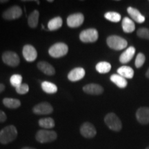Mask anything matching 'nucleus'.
<instances>
[{"instance_id":"obj_1","label":"nucleus","mask_w":149,"mask_h":149,"mask_svg":"<svg viewBox=\"0 0 149 149\" xmlns=\"http://www.w3.org/2000/svg\"><path fill=\"white\" fill-rule=\"evenodd\" d=\"M17 136V130L15 126H6L0 131V143L7 144L16 139Z\"/></svg>"},{"instance_id":"obj_2","label":"nucleus","mask_w":149,"mask_h":149,"mask_svg":"<svg viewBox=\"0 0 149 149\" xmlns=\"http://www.w3.org/2000/svg\"><path fill=\"white\" fill-rule=\"evenodd\" d=\"M107 43L112 49L115 51H120L124 49L128 45V42L125 39L122 38L117 35H111L109 36L107 40Z\"/></svg>"},{"instance_id":"obj_3","label":"nucleus","mask_w":149,"mask_h":149,"mask_svg":"<svg viewBox=\"0 0 149 149\" xmlns=\"http://www.w3.org/2000/svg\"><path fill=\"white\" fill-rule=\"evenodd\" d=\"M104 122L108 127L113 131L118 132L121 130L122 128V122L120 118L113 113H110L106 115Z\"/></svg>"},{"instance_id":"obj_4","label":"nucleus","mask_w":149,"mask_h":149,"mask_svg":"<svg viewBox=\"0 0 149 149\" xmlns=\"http://www.w3.org/2000/svg\"><path fill=\"white\" fill-rule=\"evenodd\" d=\"M68 51V47L64 43H56L49 48V55L54 58H59L66 55Z\"/></svg>"},{"instance_id":"obj_5","label":"nucleus","mask_w":149,"mask_h":149,"mask_svg":"<svg viewBox=\"0 0 149 149\" xmlns=\"http://www.w3.org/2000/svg\"><path fill=\"white\" fill-rule=\"evenodd\" d=\"M57 133L53 130H40L37 133L35 138H36L37 141L44 144V143L51 142V141H55L57 139Z\"/></svg>"},{"instance_id":"obj_6","label":"nucleus","mask_w":149,"mask_h":149,"mask_svg":"<svg viewBox=\"0 0 149 149\" xmlns=\"http://www.w3.org/2000/svg\"><path fill=\"white\" fill-rule=\"evenodd\" d=\"M99 34L97 31L95 29H88L81 32L79 39L82 42L93 43L98 40Z\"/></svg>"},{"instance_id":"obj_7","label":"nucleus","mask_w":149,"mask_h":149,"mask_svg":"<svg viewBox=\"0 0 149 149\" xmlns=\"http://www.w3.org/2000/svg\"><path fill=\"white\" fill-rule=\"evenodd\" d=\"M2 60L6 64L12 67L17 66L20 61L17 54L12 51H6L3 53Z\"/></svg>"},{"instance_id":"obj_8","label":"nucleus","mask_w":149,"mask_h":149,"mask_svg":"<svg viewBox=\"0 0 149 149\" xmlns=\"http://www.w3.org/2000/svg\"><path fill=\"white\" fill-rule=\"evenodd\" d=\"M22 15L21 8L18 6H13L3 13L2 17L6 20H13L19 18Z\"/></svg>"},{"instance_id":"obj_9","label":"nucleus","mask_w":149,"mask_h":149,"mask_svg":"<svg viewBox=\"0 0 149 149\" xmlns=\"http://www.w3.org/2000/svg\"><path fill=\"white\" fill-rule=\"evenodd\" d=\"M33 111L37 115H48L53 111V108L48 102H42L35 106Z\"/></svg>"},{"instance_id":"obj_10","label":"nucleus","mask_w":149,"mask_h":149,"mask_svg":"<svg viewBox=\"0 0 149 149\" xmlns=\"http://www.w3.org/2000/svg\"><path fill=\"white\" fill-rule=\"evenodd\" d=\"M80 133L86 138H93L96 135L97 131L95 126L89 122H85L80 128Z\"/></svg>"},{"instance_id":"obj_11","label":"nucleus","mask_w":149,"mask_h":149,"mask_svg":"<svg viewBox=\"0 0 149 149\" xmlns=\"http://www.w3.org/2000/svg\"><path fill=\"white\" fill-rule=\"evenodd\" d=\"M84 16L81 13L72 14L67 18V24L70 28L79 27L83 24Z\"/></svg>"},{"instance_id":"obj_12","label":"nucleus","mask_w":149,"mask_h":149,"mask_svg":"<svg viewBox=\"0 0 149 149\" xmlns=\"http://www.w3.org/2000/svg\"><path fill=\"white\" fill-rule=\"evenodd\" d=\"M22 53H23L24 59L29 62L34 61L37 57V52L36 49L33 46L29 45V44L24 46Z\"/></svg>"},{"instance_id":"obj_13","label":"nucleus","mask_w":149,"mask_h":149,"mask_svg":"<svg viewBox=\"0 0 149 149\" xmlns=\"http://www.w3.org/2000/svg\"><path fill=\"white\" fill-rule=\"evenodd\" d=\"M136 118L141 124H149V108L141 107L136 112Z\"/></svg>"},{"instance_id":"obj_14","label":"nucleus","mask_w":149,"mask_h":149,"mask_svg":"<svg viewBox=\"0 0 149 149\" xmlns=\"http://www.w3.org/2000/svg\"><path fill=\"white\" fill-rule=\"evenodd\" d=\"M83 91L87 94L98 95H101L104 92V88L100 84H87L84 86Z\"/></svg>"},{"instance_id":"obj_15","label":"nucleus","mask_w":149,"mask_h":149,"mask_svg":"<svg viewBox=\"0 0 149 149\" xmlns=\"http://www.w3.org/2000/svg\"><path fill=\"white\" fill-rule=\"evenodd\" d=\"M85 74V70L83 68H75L68 73V78L70 81H77L82 79Z\"/></svg>"},{"instance_id":"obj_16","label":"nucleus","mask_w":149,"mask_h":149,"mask_svg":"<svg viewBox=\"0 0 149 149\" xmlns=\"http://www.w3.org/2000/svg\"><path fill=\"white\" fill-rule=\"evenodd\" d=\"M135 53V48L133 46L128 47L120 57V61L122 64H126L133 59Z\"/></svg>"},{"instance_id":"obj_17","label":"nucleus","mask_w":149,"mask_h":149,"mask_svg":"<svg viewBox=\"0 0 149 149\" xmlns=\"http://www.w3.org/2000/svg\"><path fill=\"white\" fill-rule=\"evenodd\" d=\"M37 67L42 72L48 75H53L55 73V70L54 67L46 62V61H40L37 64Z\"/></svg>"},{"instance_id":"obj_18","label":"nucleus","mask_w":149,"mask_h":149,"mask_svg":"<svg viewBox=\"0 0 149 149\" xmlns=\"http://www.w3.org/2000/svg\"><path fill=\"white\" fill-rule=\"evenodd\" d=\"M128 13L131 17L133 19L137 22V23H143L145 21V17L144 15L141 14V13L135 8L133 7H128L127 9Z\"/></svg>"},{"instance_id":"obj_19","label":"nucleus","mask_w":149,"mask_h":149,"mask_svg":"<svg viewBox=\"0 0 149 149\" xmlns=\"http://www.w3.org/2000/svg\"><path fill=\"white\" fill-rule=\"evenodd\" d=\"M117 73L125 79H132L134 76V70L128 66H122L117 69Z\"/></svg>"},{"instance_id":"obj_20","label":"nucleus","mask_w":149,"mask_h":149,"mask_svg":"<svg viewBox=\"0 0 149 149\" xmlns=\"http://www.w3.org/2000/svg\"><path fill=\"white\" fill-rule=\"evenodd\" d=\"M110 79H111L112 82H113L115 85H117L119 88H126V86L128 84L126 79L122 77V76L120 75L119 74H112Z\"/></svg>"},{"instance_id":"obj_21","label":"nucleus","mask_w":149,"mask_h":149,"mask_svg":"<svg viewBox=\"0 0 149 149\" xmlns=\"http://www.w3.org/2000/svg\"><path fill=\"white\" fill-rule=\"evenodd\" d=\"M122 29L125 33H133L135 29V25L133 21L128 17H124L122 20Z\"/></svg>"},{"instance_id":"obj_22","label":"nucleus","mask_w":149,"mask_h":149,"mask_svg":"<svg viewBox=\"0 0 149 149\" xmlns=\"http://www.w3.org/2000/svg\"><path fill=\"white\" fill-rule=\"evenodd\" d=\"M3 104L8 109H15L21 106V102L17 99L4 98L3 100Z\"/></svg>"},{"instance_id":"obj_23","label":"nucleus","mask_w":149,"mask_h":149,"mask_svg":"<svg viewBox=\"0 0 149 149\" xmlns=\"http://www.w3.org/2000/svg\"><path fill=\"white\" fill-rule=\"evenodd\" d=\"M63 24L62 19L60 17H57L50 20L48 23V29L50 31H56L61 27Z\"/></svg>"},{"instance_id":"obj_24","label":"nucleus","mask_w":149,"mask_h":149,"mask_svg":"<svg viewBox=\"0 0 149 149\" xmlns=\"http://www.w3.org/2000/svg\"><path fill=\"white\" fill-rule=\"evenodd\" d=\"M39 125L45 129H51L55 127V121L51 117L42 118L39 120Z\"/></svg>"},{"instance_id":"obj_25","label":"nucleus","mask_w":149,"mask_h":149,"mask_svg":"<svg viewBox=\"0 0 149 149\" xmlns=\"http://www.w3.org/2000/svg\"><path fill=\"white\" fill-rule=\"evenodd\" d=\"M42 88L44 92L48 94H53L57 91V86L49 81H43L42 83Z\"/></svg>"},{"instance_id":"obj_26","label":"nucleus","mask_w":149,"mask_h":149,"mask_svg":"<svg viewBox=\"0 0 149 149\" xmlns=\"http://www.w3.org/2000/svg\"><path fill=\"white\" fill-rule=\"evenodd\" d=\"M39 17H40V13L38 10H35L31 13L28 19V23H29V26L31 28H35L38 24Z\"/></svg>"},{"instance_id":"obj_27","label":"nucleus","mask_w":149,"mask_h":149,"mask_svg":"<svg viewBox=\"0 0 149 149\" xmlns=\"http://www.w3.org/2000/svg\"><path fill=\"white\" fill-rule=\"evenodd\" d=\"M111 69V65L107 61H101L96 65L97 71L101 74H104L109 72Z\"/></svg>"},{"instance_id":"obj_28","label":"nucleus","mask_w":149,"mask_h":149,"mask_svg":"<svg viewBox=\"0 0 149 149\" xmlns=\"http://www.w3.org/2000/svg\"><path fill=\"white\" fill-rule=\"evenodd\" d=\"M104 17L113 22H119L121 20V15L116 12H108L104 15Z\"/></svg>"},{"instance_id":"obj_29","label":"nucleus","mask_w":149,"mask_h":149,"mask_svg":"<svg viewBox=\"0 0 149 149\" xmlns=\"http://www.w3.org/2000/svg\"><path fill=\"white\" fill-rule=\"evenodd\" d=\"M22 77L20 74H13L12 76L10 77V82L11 84V85L15 87H18L19 86H20L22 84Z\"/></svg>"},{"instance_id":"obj_30","label":"nucleus","mask_w":149,"mask_h":149,"mask_svg":"<svg viewBox=\"0 0 149 149\" xmlns=\"http://www.w3.org/2000/svg\"><path fill=\"white\" fill-rule=\"evenodd\" d=\"M145 59H146V57H145V55L144 54L141 53L137 54L135 59V66L137 67V68H141L144 64Z\"/></svg>"},{"instance_id":"obj_31","label":"nucleus","mask_w":149,"mask_h":149,"mask_svg":"<svg viewBox=\"0 0 149 149\" xmlns=\"http://www.w3.org/2000/svg\"><path fill=\"white\" fill-rule=\"evenodd\" d=\"M137 35L140 38L149 40V29L146 28H141L137 30Z\"/></svg>"},{"instance_id":"obj_32","label":"nucleus","mask_w":149,"mask_h":149,"mask_svg":"<svg viewBox=\"0 0 149 149\" xmlns=\"http://www.w3.org/2000/svg\"><path fill=\"white\" fill-rule=\"evenodd\" d=\"M16 91L18 94L20 95H24L26 93H27L29 91V85L26 84H22L21 85L19 86L18 87H17Z\"/></svg>"},{"instance_id":"obj_33","label":"nucleus","mask_w":149,"mask_h":149,"mask_svg":"<svg viewBox=\"0 0 149 149\" xmlns=\"http://www.w3.org/2000/svg\"><path fill=\"white\" fill-rule=\"evenodd\" d=\"M7 117L4 112L0 110V122H4L6 120Z\"/></svg>"},{"instance_id":"obj_34","label":"nucleus","mask_w":149,"mask_h":149,"mask_svg":"<svg viewBox=\"0 0 149 149\" xmlns=\"http://www.w3.org/2000/svg\"><path fill=\"white\" fill-rule=\"evenodd\" d=\"M5 89V86L2 84H0V93H2Z\"/></svg>"},{"instance_id":"obj_35","label":"nucleus","mask_w":149,"mask_h":149,"mask_svg":"<svg viewBox=\"0 0 149 149\" xmlns=\"http://www.w3.org/2000/svg\"><path fill=\"white\" fill-rule=\"evenodd\" d=\"M8 0H0V3H6L8 2Z\"/></svg>"},{"instance_id":"obj_36","label":"nucleus","mask_w":149,"mask_h":149,"mask_svg":"<svg viewBox=\"0 0 149 149\" xmlns=\"http://www.w3.org/2000/svg\"><path fill=\"white\" fill-rule=\"evenodd\" d=\"M146 76L148 78H149V68L148 69V70L146 71Z\"/></svg>"},{"instance_id":"obj_37","label":"nucleus","mask_w":149,"mask_h":149,"mask_svg":"<svg viewBox=\"0 0 149 149\" xmlns=\"http://www.w3.org/2000/svg\"><path fill=\"white\" fill-rule=\"evenodd\" d=\"M22 149H35L34 148H31V147H24Z\"/></svg>"},{"instance_id":"obj_38","label":"nucleus","mask_w":149,"mask_h":149,"mask_svg":"<svg viewBox=\"0 0 149 149\" xmlns=\"http://www.w3.org/2000/svg\"><path fill=\"white\" fill-rule=\"evenodd\" d=\"M146 149H149V146H148V147H147V148H146Z\"/></svg>"}]
</instances>
